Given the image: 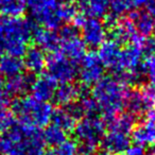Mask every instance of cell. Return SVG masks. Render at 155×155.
I'll return each mask as SVG.
<instances>
[{"label":"cell","instance_id":"f1b7e54d","mask_svg":"<svg viewBox=\"0 0 155 155\" xmlns=\"http://www.w3.org/2000/svg\"><path fill=\"white\" fill-rule=\"evenodd\" d=\"M80 102L82 103L86 117H99V115L101 114L99 105L94 99L93 96H89L84 99H80Z\"/></svg>","mask_w":155,"mask_h":155},{"label":"cell","instance_id":"3957f363","mask_svg":"<svg viewBox=\"0 0 155 155\" xmlns=\"http://www.w3.org/2000/svg\"><path fill=\"white\" fill-rule=\"evenodd\" d=\"M11 110L14 117L20 124L41 129L51 121L53 107L48 102L37 101L31 96L15 98L11 102Z\"/></svg>","mask_w":155,"mask_h":155},{"label":"cell","instance_id":"7c38bea8","mask_svg":"<svg viewBox=\"0 0 155 155\" xmlns=\"http://www.w3.org/2000/svg\"><path fill=\"white\" fill-rule=\"evenodd\" d=\"M131 134L119 131H108L102 138L101 146L106 153L119 155L124 153L131 147Z\"/></svg>","mask_w":155,"mask_h":155},{"label":"cell","instance_id":"30bf717a","mask_svg":"<svg viewBox=\"0 0 155 155\" xmlns=\"http://www.w3.org/2000/svg\"><path fill=\"white\" fill-rule=\"evenodd\" d=\"M82 41L85 45L91 48L100 47L105 41L106 28L104 24L97 18H88L82 28Z\"/></svg>","mask_w":155,"mask_h":155},{"label":"cell","instance_id":"60d3db41","mask_svg":"<svg viewBox=\"0 0 155 155\" xmlns=\"http://www.w3.org/2000/svg\"><path fill=\"white\" fill-rule=\"evenodd\" d=\"M154 155H155V143H154Z\"/></svg>","mask_w":155,"mask_h":155},{"label":"cell","instance_id":"277c9868","mask_svg":"<svg viewBox=\"0 0 155 155\" xmlns=\"http://www.w3.org/2000/svg\"><path fill=\"white\" fill-rule=\"evenodd\" d=\"M31 17L35 24L48 30H55L63 24L58 0H27Z\"/></svg>","mask_w":155,"mask_h":155},{"label":"cell","instance_id":"603a6c76","mask_svg":"<svg viewBox=\"0 0 155 155\" xmlns=\"http://www.w3.org/2000/svg\"><path fill=\"white\" fill-rule=\"evenodd\" d=\"M148 0H110V11L117 17L144 7Z\"/></svg>","mask_w":155,"mask_h":155},{"label":"cell","instance_id":"484cf974","mask_svg":"<svg viewBox=\"0 0 155 155\" xmlns=\"http://www.w3.org/2000/svg\"><path fill=\"white\" fill-rule=\"evenodd\" d=\"M26 8L27 2L24 0H5L0 3V13L5 17H19Z\"/></svg>","mask_w":155,"mask_h":155},{"label":"cell","instance_id":"5bb4252c","mask_svg":"<svg viewBox=\"0 0 155 155\" xmlns=\"http://www.w3.org/2000/svg\"><path fill=\"white\" fill-rule=\"evenodd\" d=\"M35 80H36V78H35L34 73H31L28 71L27 73H21V74L16 75V77L8 78L3 89L11 97H14V96L20 95V94L30 91Z\"/></svg>","mask_w":155,"mask_h":155},{"label":"cell","instance_id":"8d00e7d4","mask_svg":"<svg viewBox=\"0 0 155 155\" xmlns=\"http://www.w3.org/2000/svg\"><path fill=\"white\" fill-rule=\"evenodd\" d=\"M5 78H3V75L1 74V73H0V91L5 88Z\"/></svg>","mask_w":155,"mask_h":155},{"label":"cell","instance_id":"9c48e42d","mask_svg":"<svg viewBox=\"0 0 155 155\" xmlns=\"http://www.w3.org/2000/svg\"><path fill=\"white\" fill-rule=\"evenodd\" d=\"M131 138L135 144L142 148L155 143V108L150 110L143 120L134 127Z\"/></svg>","mask_w":155,"mask_h":155},{"label":"cell","instance_id":"4dcf8cb0","mask_svg":"<svg viewBox=\"0 0 155 155\" xmlns=\"http://www.w3.org/2000/svg\"><path fill=\"white\" fill-rule=\"evenodd\" d=\"M58 35H60L62 41L78 38L79 35H80V29L77 28L74 25H65L60 29Z\"/></svg>","mask_w":155,"mask_h":155},{"label":"cell","instance_id":"74e56055","mask_svg":"<svg viewBox=\"0 0 155 155\" xmlns=\"http://www.w3.org/2000/svg\"><path fill=\"white\" fill-rule=\"evenodd\" d=\"M43 155H58V154H56V152H55V151L49 150V151H46V152L44 153Z\"/></svg>","mask_w":155,"mask_h":155},{"label":"cell","instance_id":"9a60e30c","mask_svg":"<svg viewBox=\"0 0 155 155\" xmlns=\"http://www.w3.org/2000/svg\"><path fill=\"white\" fill-rule=\"evenodd\" d=\"M110 0H77V7L81 14L89 18H102L110 11Z\"/></svg>","mask_w":155,"mask_h":155},{"label":"cell","instance_id":"44dd1931","mask_svg":"<svg viewBox=\"0 0 155 155\" xmlns=\"http://www.w3.org/2000/svg\"><path fill=\"white\" fill-rule=\"evenodd\" d=\"M108 131H119L131 134L135 127V118L129 113H120L112 119L105 121Z\"/></svg>","mask_w":155,"mask_h":155},{"label":"cell","instance_id":"83f0119b","mask_svg":"<svg viewBox=\"0 0 155 155\" xmlns=\"http://www.w3.org/2000/svg\"><path fill=\"white\" fill-rule=\"evenodd\" d=\"M142 75L146 77L150 82L155 83V54L147 55L141 64Z\"/></svg>","mask_w":155,"mask_h":155},{"label":"cell","instance_id":"836d02e7","mask_svg":"<svg viewBox=\"0 0 155 155\" xmlns=\"http://www.w3.org/2000/svg\"><path fill=\"white\" fill-rule=\"evenodd\" d=\"M124 155H146L144 153V148L140 146H137V144H134V146H131L124 153Z\"/></svg>","mask_w":155,"mask_h":155},{"label":"cell","instance_id":"6da1fadb","mask_svg":"<svg viewBox=\"0 0 155 155\" xmlns=\"http://www.w3.org/2000/svg\"><path fill=\"white\" fill-rule=\"evenodd\" d=\"M35 26V22L25 18L5 17L0 19V56L5 53L15 58L25 55Z\"/></svg>","mask_w":155,"mask_h":155},{"label":"cell","instance_id":"d6986e66","mask_svg":"<svg viewBox=\"0 0 155 155\" xmlns=\"http://www.w3.org/2000/svg\"><path fill=\"white\" fill-rule=\"evenodd\" d=\"M60 53L70 60L71 62L78 64L83 60V58L86 54V45L80 37L63 41Z\"/></svg>","mask_w":155,"mask_h":155},{"label":"cell","instance_id":"ba28073f","mask_svg":"<svg viewBox=\"0 0 155 155\" xmlns=\"http://www.w3.org/2000/svg\"><path fill=\"white\" fill-rule=\"evenodd\" d=\"M104 74V66L100 61L98 53L91 51L85 54L81 61V68L79 71L81 81L84 85L97 84Z\"/></svg>","mask_w":155,"mask_h":155},{"label":"cell","instance_id":"d590c367","mask_svg":"<svg viewBox=\"0 0 155 155\" xmlns=\"http://www.w3.org/2000/svg\"><path fill=\"white\" fill-rule=\"evenodd\" d=\"M146 12L155 18V0H148L146 3Z\"/></svg>","mask_w":155,"mask_h":155},{"label":"cell","instance_id":"d4e9b609","mask_svg":"<svg viewBox=\"0 0 155 155\" xmlns=\"http://www.w3.org/2000/svg\"><path fill=\"white\" fill-rule=\"evenodd\" d=\"M43 138L45 144L50 147H60L67 140V133L56 125H47L43 132Z\"/></svg>","mask_w":155,"mask_h":155},{"label":"cell","instance_id":"b9f144b4","mask_svg":"<svg viewBox=\"0 0 155 155\" xmlns=\"http://www.w3.org/2000/svg\"><path fill=\"white\" fill-rule=\"evenodd\" d=\"M24 1H26V2H27V0H24Z\"/></svg>","mask_w":155,"mask_h":155},{"label":"cell","instance_id":"4316f807","mask_svg":"<svg viewBox=\"0 0 155 155\" xmlns=\"http://www.w3.org/2000/svg\"><path fill=\"white\" fill-rule=\"evenodd\" d=\"M140 96H141L142 100L146 103L147 107L149 110H152L155 108V83L149 82L147 84H143L139 89Z\"/></svg>","mask_w":155,"mask_h":155},{"label":"cell","instance_id":"f546056e","mask_svg":"<svg viewBox=\"0 0 155 155\" xmlns=\"http://www.w3.org/2000/svg\"><path fill=\"white\" fill-rule=\"evenodd\" d=\"M15 124V117L7 107L0 106V133H5Z\"/></svg>","mask_w":155,"mask_h":155},{"label":"cell","instance_id":"1f68e13d","mask_svg":"<svg viewBox=\"0 0 155 155\" xmlns=\"http://www.w3.org/2000/svg\"><path fill=\"white\" fill-rule=\"evenodd\" d=\"M65 110L66 112L74 119L75 121L77 120H81L85 117V112L84 108H83V105L80 101H74L72 103L68 104V105L65 106Z\"/></svg>","mask_w":155,"mask_h":155},{"label":"cell","instance_id":"e575fe53","mask_svg":"<svg viewBox=\"0 0 155 155\" xmlns=\"http://www.w3.org/2000/svg\"><path fill=\"white\" fill-rule=\"evenodd\" d=\"M11 102H12V97L5 91H0V106L1 107H7L8 105H11Z\"/></svg>","mask_w":155,"mask_h":155},{"label":"cell","instance_id":"ab89813d","mask_svg":"<svg viewBox=\"0 0 155 155\" xmlns=\"http://www.w3.org/2000/svg\"><path fill=\"white\" fill-rule=\"evenodd\" d=\"M153 33H154V35H155V26H154V30H153Z\"/></svg>","mask_w":155,"mask_h":155},{"label":"cell","instance_id":"8992f818","mask_svg":"<svg viewBox=\"0 0 155 155\" xmlns=\"http://www.w3.org/2000/svg\"><path fill=\"white\" fill-rule=\"evenodd\" d=\"M48 74L51 75L56 82L62 84L70 83L74 80L79 72V66L77 63L71 62L67 58H65L60 52L58 53H50L46 60Z\"/></svg>","mask_w":155,"mask_h":155},{"label":"cell","instance_id":"7a4b0ae2","mask_svg":"<svg viewBox=\"0 0 155 155\" xmlns=\"http://www.w3.org/2000/svg\"><path fill=\"white\" fill-rule=\"evenodd\" d=\"M131 89L129 85L115 77H105L95 85L91 96L98 103L103 120H110L125 107Z\"/></svg>","mask_w":155,"mask_h":155},{"label":"cell","instance_id":"4fadbf2b","mask_svg":"<svg viewBox=\"0 0 155 155\" xmlns=\"http://www.w3.org/2000/svg\"><path fill=\"white\" fill-rule=\"evenodd\" d=\"M58 88V82L48 73L41 74L37 78L31 87L33 98L37 101L48 102L53 99L54 93Z\"/></svg>","mask_w":155,"mask_h":155},{"label":"cell","instance_id":"d6a6232c","mask_svg":"<svg viewBox=\"0 0 155 155\" xmlns=\"http://www.w3.org/2000/svg\"><path fill=\"white\" fill-rule=\"evenodd\" d=\"M142 52H143V55H152L155 54V37H146L142 44Z\"/></svg>","mask_w":155,"mask_h":155},{"label":"cell","instance_id":"8fae6325","mask_svg":"<svg viewBox=\"0 0 155 155\" xmlns=\"http://www.w3.org/2000/svg\"><path fill=\"white\" fill-rule=\"evenodd\" d=\"M32 38L34 39L37 47L41 50H46L49 53L60 52L63 43L58 32L36 26L32 31Z\"/></svg>","mask_w":155,"mask_h":155},{"label":"cell","instance_id":"cb8c5ba5","mask_svg":"<svg viewBox=\"0 0 155 155\" xmlns=\"http://www.w3.org/2000/svg\"><path fill=\"white\" fill-rule=\"evenodd\" d=\"M52 124L56 125L58 127L62 129L64 132H72L74 129L77 121L66 112L65 108H56L53 110L51 116Z\"/></svg>","mask_w":155,"mask_h":155},{"label":"cell","instance_id":"2e32d148","mask_svg":"<svg viewBox=\"0 0 155 155\" xmlns=\"http://www.w3.org/2000/svg\"><path fill=\"white\" fill-rule=\"evenodd\" d=\"M121 50L122 49L119 44L115 43L112 39H108L99 47L98 56L104 67H107L114 71L119 63Z\"/></svg>","mask_w":155,"mask_h":155},{"label":"cell","instance_id":"e0dca14e","mask_svg":"<svg viewBox=\"0 0 155 155\" xmlns=\"http://www.w3.org/2000/svg\"><path fill=\"white\" fill-rule=\"evenodd\" d=\"M127 18L132 21L136 32L139 35L143 37H149L153 33L155 18L151 16L148 12L135 10V11L130 12Z\"/></svg>","mask_w":155,"mask_h":155},{"label":"cell","instance_id":"5b68a950","mask_svg":"<svg viewBox=\"0 0 155 155\" xmlns=\"http://www.w3.org/2000/svg\"><path fill=\"white\" fill-rule=\"evenodd\" d=\"M105 121L99 117H84L73 129L74 136L80 143L98 147L105 134Z\"/></svg>","mask_w":155,"mask_h":155},{"label":"cell","instance_id":"ac0fdd59","mask_svg":"<svg viewBox=\"0 0 155 155\" xmlns=\"http://www.w3.org/2000/svg\"><path fill=\"white\" fill-rule=\"evenodd\" d=\"M24 58V66L31 73H39L46 67L47 56L44 51L37 46H33L27 49Z\"/></svg>","mask_w":155,"mask_h":155},{"label":"cell","instance_id":"52a82bcc","mask_svg":"<svg viewBox=\"0 0 155 155\" xmlns=\"http://www.w3.org/2000/svg\"><path fill=\"white\" fill-rule=\"evenodd\" d=\"M110 39L119 45H134L142 47L146 37L136 32L132 21L129 18H120L116 25L110 29Z\"/></svg>","mask_w":155,"mask_h":155},{"label":"cell","instance_id":"ffe728a7","mask_svg":"<svg viewBox=\"0 0 155 155\" xmlns=\"http://www.w3.org/2000/svg\"><path fill=\"white\" fill-rule=\"evenodd\" d=\"M79 98V86L72 83L61 84L56 88L53 96V101L55 104L61 106H66L72 103Z\"/></svg>","mask_w":155,"mask_h":155},{"label":"cell","instance_id":"7402d4cb","mask_svg":"<svg viewBox=\"0 0 155 155\" xmlns=\"http://www.w3.org/2000/svg\"><path fill=\"white\" fill-rule=\"evenodd\" d=\"M24 67V62L20 58H15L8 54L0 56V73L3 77L12 78L21 74Z\"/></svg>","mask_w":155,"mask_h":155},{"label":"cell","instance_id":"f35d334b","mask_svg":"<svg viewBox=\"0 0 155 155\" xmlns=\"http://www.w3.org/2000/svg\"><path fill=\"white\" fill-rule=\"evenodd\" d=\"M103 155H115V154H110V153H105V154H103Z\"/></svg>","mask_w":155,"mask_h":155}]
</instances>
